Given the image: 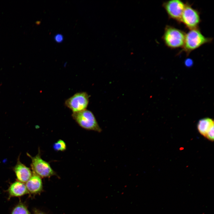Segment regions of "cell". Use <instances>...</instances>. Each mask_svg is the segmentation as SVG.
Returning <instances> with one entry per match:
<instances>
[{"mask_svg": "<svg viewBox=\"0 0 214 214\" xmlns=\"http://www.w3.org/2000/svg\"><path fill=\"white\" fill-rule=\"evenodd\" d=\"M213 40L212 38L205 37L199 28L190 30L186 33L183 46L178 54L184 52L188 56L192 51L204 44L211 43Z\"/></svg>", "mask_w": 214, "mask_h": 214, "instance_id": "1", "label": "cell"}, {"mask_svg": "<svg viewBox=\"0 0 214 214\" xmlns=\"http://www.w3.org/2000/svg\"><path fill=\"white\" fill-rule=\"evenodd\" d=\"M186 33L174 27L167 25L165 27L162 39L165 45L171 49L182 48Z\"/></svg>", "mask_w": 214, "mask_h": 214, "instance_id": "2", "label": "cell"}, {"mask_svg": "<svg viewBox=\"0 0 214 214\" xmlns=\"http://www.w3.org/2000/svg\"><path fill=\"white\" fill-rule=\"evenodd\" d=\"M73 118L82 128L100 133L102 131L93 114L90 111L85 109L73 113Z\"/></svg>", "mask_w": 214, "mask_h": 214, "instance_id": "3", "label": "cell"}, {"mask_svg": "<svg viewBox=\"0 0 214 214\" xmlns=\"http://www.w3.org/2000/svg\"><path fill=\"white\" fill-rule=\"evenodd\" d=\"M27 155L31 159L32 172L41 177H49L56 174L50 164L41 158L40 150L38 154L34 157L28 153Z\"/></svg>", "mask_w": 214, "mask_h": 214, "instance_id": "4", "label": "cell"}, {"mask_svg": "<svg viewBox=\"0 0 214 214\" xmlns=\"http://www.w3.org/2000/svg\"><path fill=\"white\" fill-rule=\"evenodd\" d=\"M201 22L199 12L193 8L189 2H186L182 16L181 23L190 30L199 28Z\"/></svg>", "mask_w": 214, "mask_h": 214, "instance_id": "5", "label": "cell"}, {"mask_svg": "<svg viewBox=\"0 0 214 214\" xmlns=\"http://www.w3.org/2000/svg\"><path fill=\"white\" fill-rule=\"evenodd\" d=\"M89 96L86 92L76 93L67 99L64 104L73 113L86 109L89 103Z\"/></svg>", "mask_w": 214, "mask_h": 214, "instance_id": "6", "label": "cell"}, {"mask_svg": "<svg viewBox=\"0 0 214 214\" xmlns=\"http://www.w3.org/2000/svg\"><path fill=\"white\" fill-rule=\"evenodd\" d=\"M185 6V3L180 0H170L164 2L162 4V7L169 18L175 20L179 23H181Z\"/></svg>", "mask_w": 214, "mask_h": 214, "instance_id": "7", "label": "cell"}, {"mask_svg": "<svg viewBox=\"0 0 214 214\" xmlns=\"http://www.w3.org/2000/svg\"><path fill=\"white\" fill-rule=\"evenodd\" d=\"M19 158L14 167V171L18 181L26 182L32 176V173L29 168L21 162Z\"/></svg>", "mask_w": 214, "mask_h": 214, "instance_id": "8", "label": "cell"}, {"mask_svg": "<svg viewBox=\"0 0 214 214\" xmlns=\"http://www.w3.org/2000/svg\"><path fill=\"white\" fill-rule=\"evenodd\" d=\"M32 176L26 182V185L29 193L37 194L43 189V183L41 177L32 172Z\"/></svg>", "mask_w": 214, "mask_h": 214, "instance_id": "9", "label": "cell"}, {"mask_svg": "<svg viewBox=\"0 0 214 214\" xmlns=\"http://www.w3.org/2000/svg\"><path fill=\"white\" fill-rule=\"evenodd\" d=\"M8 193L11 197H19L28 193L26 185L18 181L12 183L9 187Z\"/></svg>", "mask_w": 214, "mask_h": 214, "instance_id": "10", "label": "cell"}, {"mask_svg": "<svg viewBox=\"0 0 214 214\" xmlns=\"http://www.w3.org/2000/svg\"><path fill=\"white\" fill-rule=\"evenodd\" d=\"M197 127L199 133L206 137L209 132L214 128V121L208 118L201 119L198 123Z\"/></svg>", "mask_w": 214, "mask_h": 214, "instance_id": "11", "label": "cell"}, {"mask_svg": "<svg viewBox=\"0 0 214 214\" xmlns=\"http://www.w3.org/2000/svg\"><path fill=\"white\" fill-rule=\"evenodd\" d=\"M11 214H30L25 205L20 203L13 209Z\"/></svg>", "mask_w": 214, "mask_h": 214, "instance_id": "12", "label": "cell"}, {"mask_svg": "<svg viewBox=\"0 0 214 214\" xmlns=\"http://www.w3.org/2000/svg\"><path fill=\"white\" fill-rule=\"evenodd\" d=\"M53 147L55 150L63 151L66 149V145L65 142L63 140L59 139L54 143Z\"/></svg>", "mask_w": 214, "mask_h": 214, "instance_id": "13", "label": "cell"}, {"mask_svg": "<svg viewBox=\"0 0 214 214\" xmlns=\"http://www.w3.org/2000/svg\"><path fill=\"white\" fill-rule=\"evenodd\" d=\"M54 39L55 41L57 43H61L64 40L63 35L59 33L56 34L54 36Z\"/></svg>", "mask_w": 214, "mask_h": 214, "instance_id": "14", "label": "cell"}, {"mask_svg": "<svg viewBox=\"0 0 214 214\" xmlns=\"http://www.w3.org/2000/svg\"><path fill=\"white\" fill-rule=\"evenodd\" d=\"M185 64L186 66L191 67L193 64V60L190 59H188L185 60Z\"/></svg>", "mask_w": 214, "mask_h": 214, "instance_id": "15", "label": "cell"}, {"mask_svg": "<svg viewBox=\"0 0 214 214\" xmlns=\"http://www.w3.org/2000/svg\"><path fill=\"white\" fill-rule=\"evenodd\" d=\"M34 214H45L44 213H43L40 212H36Z\"/></svg>", "mask_w": 214, "mask_h": 214, "instance_id": "16", "label": "cell"}]
</instances>
